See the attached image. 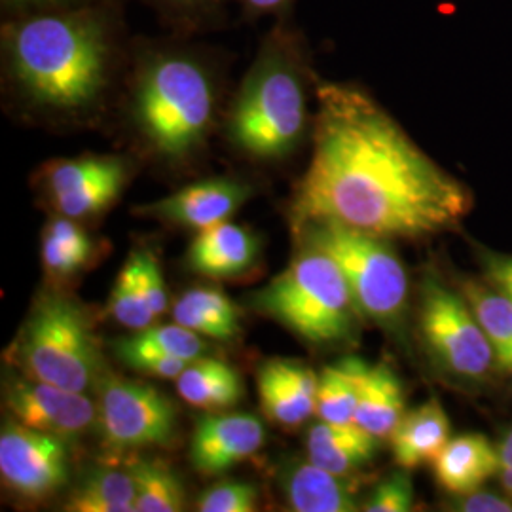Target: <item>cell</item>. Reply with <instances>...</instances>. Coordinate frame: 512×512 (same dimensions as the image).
<instances>
[{
  "instance_id": "obj_29",
  "label": "cell",
  "mask_w": 512,
  "mask_h": 512,
  "mask_svg": "<svg viewBox=\"0 0 512 512\" xmlns=\"http://www.w3.org/2000/svg\"><path fill=\"white\" fill-rule=\"evenodd\" d=\"M109 313L122 325L131 330H143L154 323V313L150 311L147 298L139 281V255L129 256L126 266L116 277L110 294Z\"/></svg>"
},
{
  "instance_id": "obj_4",
  "label": "cell",
  "mask_w": 512,
  "mask_h": 512,
  "mask_svg": "<svg viewBox=\"0 0 512 512\" xmlns=\"http://www.w3.org/2000/svg\"><path fill=\"white\" fill-rule=\"evenodd\" d=\"M311 48L293 16L274 19L224 114L232 150L256 164H281L313 131Z\"/></svg>"
},
{
  "instance_id": "obj_9",
  "label": "cell",
  "mask_w": 512,
  "mask_h": 512,
  "mask_svg": "<svg viewBox=\"0 0 512 512\" xmlns=\"http://www.w3.org/2000/svg\"><path fill=\"white\" fill-rule=\"evenodd\" d=\"M99 427L112 452L169 446L177 437V408L154 385L109 374L99 389Z\"/></svg>"
},
{
  "instance_id": "obj_36",
  "label": "cell",
  "mask_w": 512,
  "mask_h": 512,
  "mask_svg": "<svg viewBox=\"0 0 512 512\" xmlns=\"http://www.w3.org/2000/svg\"><path fill=\"white\" fill-rule=\"evenodd\" d=\"M241 18L255 23L264 18H285L293 16L296 0H238Z\"/></svg>"
},
{
  "instance_id": "obj_34",
  "label": "cell",
  "mask_w": 512,
  "mask_h": 512,
  "mask_svg": "<svg viewBox=\"0 0 512 512\" xmlns=\"http://www.w3.org/2000/svg\"><path fill=\"white\" fill-rule=\"evenodd\" d=\"M414 503V486L406 473L384 480L366 501V512H408Z\"/></svg>"
},
{
  "instance_id": "obj_18",
  "label": "cell",
  "mask_w": 512,
  "mask_h": 512,
  "mask_svg": "<svg viewBox=\"0 0 512 512\" xmlns=\"http://www.w3.org/2000/svg\"><path fill=\"white\" fill-rule=\"evenodd\" d=\"M395 463L403 469H418L433 461L452 439V423L437 397L418 408L404 412L403 418L389 435Z\"/></svg>"
},
{
  "instance_id": "obj_28",
  "label": "cell",
  "mask_w": 512,
  "mask_h": 512,
  "mask_svg": "<svg viewBox=\"0 0 512 512\" xmlns=\"http://www.w3.org/2000/svg\"><path fill=\"white\" fill-rule=\"evenodd\" d=\"M129 473L135 482V512L183 511V484L162 461H137Z\"/></svg>"
},
{
  "instance_id": "obj_35",
  "label": "cell",
  "mask_w": 512,
  "mask_h": 512,
  "mask_svg": "<svg viewBox=\"0 0 512 512\" xmlns=\"http://www.w3.org/2000/svg\"><path fill=\"white\" fill-rule=\"evenodd\" d=\"M137 255H139V281H141L143 294L147 298L148 308L154 313V317H160L167 310V289H165L160 264L148 251L137 253Z\"/></svg>"
},
{
  "instance_id": "obj_12",
  "label": "cell",
  "mask_w": 512,
  "mask_h": 512,
  "mask_svg": "<svg viewBox=\"0 0 512 512\" xmlns=\"http://www.w3.org/2000/svg\"><path fill=\"white\" fill-rule=\"evenodd\" d=\"M251 194V184L241 179L211 177L186 184L162 200L135 209V213L203 232L230 219Z\"/></svg>"
},
{
  "instance_id": "obj_19",
  "label": "cell",
  "mask_w": 512,
  "mask_h": 512,
  "mask_svg": "<svg viewBox=\"0 0 512 512\" xmlns=\"http://www.w3.org/2000/svg\"><path fill=\"white\" fill-rule=\"evenodd\" d=\"M378 440L357 423L338 425L321 421L310 427L306 435V456L334 475L349 476L374 459Z\"/></svg>"
},
{
  "instance_id": "obj_6",
  "label": "cell",
  "mask_w": 512,
  "mask_h": 512,
  "mask_svg": "<svg viewBox=\"0 0 512 512\" xmlns=\"http://www.w3.org/2000/svg\"><path fill=\"white\" fill-rule=\"evenodd\" d=\"M338 264L361 315L395 330L408 306V274L385 238L349 228L336 220H313L294 230Z\"/></svg>"
},
{
  "instance_id": "obj_20",
  "label": "cell",
  "mask_w": 512,
  "mask_h": 512,
  "mask_svg": "<svg viewBox=\"0 0 512 512\" xmlns=\"http://www.w3.org/2000/svg\"><path fill=\"white\" fill-rule=\"evenodd\" d=\"M404 416L403 384L385 363L366 365L359 372V399L355 423L370 435L385 439Z\"/></svg>"
},
{
  "instance_id": "obj_11",
  "label": "cell",
  "mask_w": 512,
  "mask_h": 512,
  "mask_svg": "<svg viewBox=\"0 0 512 512\" xmlns=\"http://www.w3.org/2000/svg\"><path fill=\"white\" fill-rule=\"evenodd\" d=\"M6 406L21 425L65 440L84 435L97 416L86 393L29 376L8 385Z\"/></svg>"
},
{
  "instance_id": "obj_41",
  "label": "cell",
  "mask_w": 512,
  "mask_h": 512,
  "mask_svg": "<svg viewBox=\"0 0 512 512\" xmlns=\"http://www.w3.org/2000/svg\"><path fill=\"white\" fill-rule=\"evenodd\" d=\"M499 476H501V486H503V490H505L507 494L512 495V465L511 467H503Z\"/></svg>"
},
{
  "instance_id": "obj_14",
  "label": "cell",
  "mask_w": 512,
  "mask_h": 512,
  "mask_svg": "<svg viewBox=\"0 0 512 512\" xmlns=\"http://www.w3.org/2000/svg\"><path fill=\"white\" fill-rule=\"evenodd\" d=\"M319 376L298 361L275 359L258 368V397L270 420L283 427H298L317 408Z\"/></svg>"
},
{
  "instance_id": "obj_37",
  "label": "cell",
  "mask_w": 512,
  "mask_h": 512,
  "mask_svg": "<svg viewBox=\"0 0 512 512\" xmlns=\"http://www.w3.org/2000/svg\"><path fill=\"white\" fill-rule=\"evenodd\" d=\"M95 0H0L2 18H12L31 12H44V10H59V8H73L90 4Z\"/></svg>"
},
{
  "instance_id": "obj_24",
  "label": "cell",
  "mask_w": 512,
  "mask_h": 512,
  "mask_svg": "<svg viewBox=\"0 0 512 512\" xmlns=\"http://www.w3.org/2000/svg\"><path fill=\"white\" fill-rule=\"evenodd\" d=\"M236 0H147L167 33L200 37L226 25Z\"/></svg>"
},
{
  "instance_id": "obj_15",
  "label": "cell",
  "mask_w": 512,
  "mask_h": 512,
  "mask_svg": "<svg viewBox=\"0 0 512 512\" xmlns=\"http://www.w3.org/2000/svg\"><path fill=\"white\" fill-rule=\"evenodd\" d=\"M279 484L296 512L359 511L353 486L308 459H289L279 471Z\"/></svg>"
},
{
  "instance_id": "obj_40",
  "label": "cell",
  "mask_w": 512,
  "mask_h": 512,
  "mask_svg": "<svg viewBox=\"0 0 512 512\" xmlns=\"http://www.w3.org/2000/svg\"><path fill=\"white\" fill-rule=\"evenodd\" d=\"M499 458H501V469L512 465V429L499 446Z\"/></svg>"
},
{
  "instance_id": "obj_39",
  "label": "cell",
  "mask_w": 512,
  "mask_h": 512,
  "mask_svg": "<svg viewBox=\"0 0 512 512\" xmlns=\"http://www.w3.org/2000/svg\"><path fill=\"white\" fill-rule=\"evenodd\" d=\"M486 268L495 287L512 298V256L490 255L486 258Z\"/></svg>"
},
{
  "instance_id": "obj_10",
  "label": "cell",
  "mask_w": 512,
  "mask_h": 512,
  "mask_svg": "<svg viewBox=\"0 0 512 512\" xmlns=\"http://www.w3.org/2000/svg\"><path fill=\"white\" fill-rule=\"evenodd\" d=\"M67 440L25 427L4 423L0 433V475L19 497L40 501L54 495L69 480Z\"/></svg>"
},
{
  "instance_id": "obj_16",
  "label": "cell",
  "mask_w": 512,
  "mask_h": 512,
  "mask_svg": "<svg viewBox=\"0 0 512 512\" xmlns=\"http://www.w3.org/2000/svg\"><path fill=\"white\" fill-rule=\"evenodd\" d=\"M440 488L456 495L476 492L488 478L501 473L499 448L484 435H461L433 459Z\"/></svg>"
},
{
  "instance_id": "obj_26",
  "label": "cell",
  "mask_w": 512,
  "mask_h": 512,
  "mask_svg": "<svg viewBox=\"0 0 512 512\" xmlns=\"http://www.w3.org/2000/svg\"><path fill=\"white\" fill-rule=\"evenodd\" d=\"M133 164L126 156L109 169L107 173L95 177L88 183L80 184L73 190L48 198L54 205L55 211L69 219H84L92 217L95 213L105 211L109 205L118 200L122 190L126 188L131 177Z\"/></svg>"
},
{
  "instance_id": "obj_31",
  "label": "cell",
  "mask_w": 512,
  "mask_h": 512,
  "mask_svg": "<svg viewBox=\"0 0 512 512\" xmlns=\"http://www.w3.org/2000/svg\"><path fill=\"white\" fill-rule=\"evenodd\" d=\"M258 490L249 482H220L198 499L202 512H251L256 509Z\"/></svg>"
},
{
  "instance_id": "obj_3",
  "label": "cell",
  "mask_w": 512,
  "mask_h": 512,
  "mask_svg": "<svg viewBox=\"0 0 512 512\" xmlns=\"http://www.w3.org/2000/svg\"><path fill=\"white\" fill-rule=\"evenodd\" d=\"M228 55L198 37H135L126 122L137 147L167 167L194 162L217 126Z\"/></svg>"
},
{
  "instance_id": "obj_13",
  "label": "cell",
  "mask_w": 512,
  "mask_h": 512,
  "mask_svg": "<svg viewBox=\"0 0 512 512\" xmlns=\"http://www.w3.org/2000/svg\"><path fill=\"white\" fill-rule=\"evenodd\" d=\"M266 442V427L251 414H213L196 423L190 461L198 473L222 475L255 456Z\"/></svg>"
},
{
  "instance_id": "obj_7",
  "label": "cell",
  "mask_w": 512,
  "mask_h": 512,
  "mask_svg": "<svg viewBox=\"0 0 512 512\" xmlns=\"http://www.w3.org/2000/svg\"><path fill=\"white\" fill-rule=\"evenodd\" d=\"M16 357L29 378L82 393L92 387L99 366L86 313L57 294L38 300L21 330Z\"/></svg>"
},
{
  "instance_id": "obj_38",
  "label": "cell",
  "mask_w": 512,
  "mask_h": 512,
  "mask_svg": "<svg viewBox=\"0 0 512 512\" xmlns=\"http://www.w3.org/2000/svg\"><path fill=\"white\" fill-rule=\"evenodd\" d=\"M458 511L512 512V503L509 499H505V497L488 494V492H482V494L471 492V495H469L467 499H461V501H459Z\"/></svg>"
},
{
  "instance_id": "obj_2",
  "label": "cell",
  "mask_w": 512,
  "mask_h": 512,
  "mask_svg": "<svg viewBox=\"0 0 512 512\" xmlns=\"http://www.w3.org/2000/svg\"><path fill=\"white\" fill-rule=\"evenodd\" d=\"M131 46L122 0L2 18V80L25 112L82 122L124 82Z\"/></svg>"
},
{
  "instance_id": "obj_23",
  "label": "cell",
  "mask_w": 512,
  "mask_h": 512,
  "mask_svg": "<svg viewBox=\"0 0 512 512\" xmlns=\"http://www.w3.org/2000/svg\"><path fill=\"white\" fill-rule=\"evenodd\" d=\"M461 294L475 311L495 353V363L512 372V298L476 281H463Z\"/></svg>"
},
{
  "instance_id": "obj_21",
  "label": "cell",
  "mask_w": 512,
  "mask_h": 512,
  "mask_svg": "<svg viewBox=\"0 0 512 512\" xmlns=\"http://www.w3.org/2000/svg\"><path fill=\"white\" fill-rule=\"evenodd\" d=\"M177 391L184 403L202 410H224L243 397L238 370L217 359H196L177 378Z\"/></svg>"
},
{
  "instance_id": "obj_33",
  "label": "cell",
  "mask_w": 512,
  "mask_h": 512,
  "mask_svg": "<svg viewBox=\"0 0 512 512\" xmlns=\"http://www.w3.org/2000/svg\"><path fill=\"white\" fill-rule=\"evenodd\" d=\"M114 351L133 370H139L148 376L164 378V380H177L186 370V366L192 363L181 357H171V355L145 351V349H114Z\"/></svg>"
},
{
  "instance_id": "obj_5",
  "label": "cell",
  "mask_w": 512,
  "mask_h": 512,
  "mask_svg": "<svg viewBox=\"0 0 512 512\" xmlns=\"http://www.w3.org/2000/svg\"><path fill=\"white\" fill-rule=\"evenodd\" d=\"M249 302L313 346L346 342L363 317L338 264L306 243L281 274L251 294Z\"/></svg>"
},
{
  "instance_id": "obj_1",
  "label": "cell",
  "mask_w": 512,
  "mask_h": 512,
  "mask_svg": "<svg viewBox=\"0 0 512 512\" xmlns=\"http://www.w3.org/2000/svg\"><path fill=\"white\" fill-rule=\"evenodd\" d=\"M471 207L469 188L365 88L317 82L310 164L291 203L294 230L336 220L378 238H429L458 228Z\"/></svg>"
},
{
  "instance_id": "obj_22",
  "label": "cell",
  "mask_w": 512,
  "mask_h": 512,
  "mask_svg": "<svg viewBox=\"0 0 512 512\" xmlns=\"http://www.w3.org/2000/svg\"><path fill=\"white\" fill-rule=\"evenodd\" d=\"M71 512H135V482L129 471L97 467L84 476L67 501Z\"/></svg>"
},
{
  "instance_id": "obj_32",
  "label": "cell",
  "mask_w": 512,
  "mask_h": 512,
  "mask_svg": "<svg viewBox=\"0 0 512 512\" xmlns=\"http://www.w3.org/2000/svg\"><path fill=\"white\" fill-rule=\"evenodd\" d=\"M186 304L205 313L213 321H217L222 329L228 332V336L234 340L239 334V311L236 304L219 291V289H192L181 296Z\"/></svg>"
},
{
  "instance_id": "obj_17",
  "label": "cell",
  "mask_w": 512,
  "mask_h": 512,
  "mask_svg": "<svg viewBox=\"0 0 512 512\" xmlns=\"http://www.w3.org/2000/svg\"><path fill=\"white\" fill-rule=\"evenodd\" d=\"M258 241L243 226L222 222L200 232L188 249V266L207 277H236L255 264Z\"/></svg>"
},
{
  "instance_id": "obj_8",
  "label": "cell",
  "mask_w": 512,
  "mask_h": 512,
  "mask_svg": "<svg viewBox=\"0 0 512 512\" xmlns=\"http://www.w3.org/2000/svg\"><path fill=\"white\" fill-rule=\"evenodd\" d=\"M420 329L435 361L463 380H482L495 353L463 294L427 277L421 289Z\"/></svg>"
},
{
  "instance_id": "obj_30",
  "label": "cell",
  "mask_w": 512,
  "mask_h": 512,
  "mask_svg": "<svg viewBox=\"0 0 512 512\" xmlns=\"http://www.w3.org/2000/svg\"><path fill=\"white\" fill-rule=\"evenodd\" d=\"M112 349H145L171 357H181L186 361H196L202 357L205 346L200 334L175 323L164 327L150 325L147 329L135 330L133 336L112 342Z\"/></svg>"
},
{
  "instance_id": "obj_27",
  "label": "cell",
  "mask_w": 512,
  "mask_h": 512,
  "mask_svg": "<svg viewBox=\"0 0 512 512\" xmlns=\"http://www.w3.org/2000/svg\"><path fill=\"white\" fill-rule=\"evenodd\" d=\"M73 220L63 215L52 220L42 238V262L48 274L55 277H69L78 272L92 253L88 234Z\"/></svg>"
},
{
  "instance_id": "obj_25",
  "label": "cell",
  "mask_w": 512,
  "mask_h": 512,
  "mask_svg": "<svg viewBox=\"0 0 512 512\" xmlns=\"http://www.w3.org/2000/svg\"><path fill=\"white\" fill-rule=\"evenodd\" d=\"M361 359H344L336 365L325 366L317 384L315 414L321 421L351 425L355 423L359 399V372Z\"/></svg>"
}]
</instances>
